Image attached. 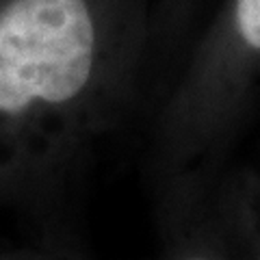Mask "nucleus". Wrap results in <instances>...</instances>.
Instances as JSON below:
<instances>
[{"label": "nucleus", "instance_id": "3", "mask_svg": "<svg viewBox=\"0 0 260 260\" xmlns=\"http://www.w3.org/2000/svg\"><path fill=\"white\" fill-rule=\"evenodd\" d=\"M182 260H206V258H200V256H191V258H182Z\"/></svg>", "mask_w": 260, "mask_h": 260}, {"label": "nucleus", "instance_id": "1", "mask_svg": "<svg viewBox=\"0 0 260 260\" xmlns=\"http://www.w3.org/2000/svg\"><path fill=\"white\" fill-rule=\"evenodd\" d=\"M152 0H0V178L70 162L143 104Z\"/></svg>", "mask_w": 260, "mask_h": 260}, {"label": "nucleus", "instance_id": "2", "mask_svg": "<svg viewBox=\"0 0 260 260\" xmlns=\"http://www.w3.org/2000/svg\"><path fill=\"white\" fill-rule=\"evenodd\" d=\"M230 28L247 54H260V0H234Z\"/></svg>", "mask_w": 260, "mask_h": 260}]
</instances>
